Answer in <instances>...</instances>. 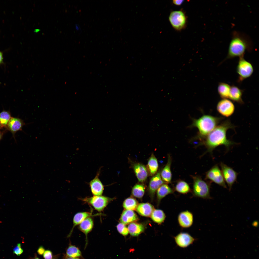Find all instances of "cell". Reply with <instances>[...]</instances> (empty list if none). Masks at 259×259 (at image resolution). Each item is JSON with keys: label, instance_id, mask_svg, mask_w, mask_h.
Returning a JSON list of instances; mask_svg holds the SVG:
<instances>
[{"label": "cell", "instance_id": "cell-10", "mask_svg": "<svg viewBox=\"0 0 259 259\" xmlns=\"http://www.w3.org/2000/svg\"><path fill=\"white\" fill-rule=\"evenodd\" d=\"M217 109L221 114L227 117L230 116L233 113L235 106L230 100L227 99H223L218 103Z\"/></svg>", "mask_w": 259, "mask_h": 259}, {"label": "cell", "instance_id": "cell-39", "mask_svg": "<svg viewBox=\"0 0 259 259\" xmlns=\"http://www.w3.org/2000/svg\"><path fill=\"white\" fill-rule=\"evenodd\" d=\"M66 259H79L76 258H73L69 257H67Z\"/></svg>", "mask_w": 259, "mask_h": 259}, {"label": "cell", "instance_id": "cell-38", "mask_svg": "<svg viewBox=\"0 0 259 259\" xmlns=\"http://www.w3.org/2000/svg\"><path fill=\"white\" fill-rule=\"evenodd\" d=\"M3 57L2 53L0 51V64H2L3 62Z\"/></svg>", "mask_w": 259, "mask_h": 259}, {"label": "cell", "instance_id": "cell-5", "mask_svg": "<svg viewBox=\"0 0 259 259\" xmlns=\"http://www.w3.org/2000/svg\"><path fill=\"white\" fill-rule=\"evenodd\" d=\"M236 71L239 76L238 82H241L252 75L253 68L250 63L245 60L244 57H241L239 58Z\"/></svg>", "mask_w": 259, "mask_h": 259}, {"label": "cell", "instance_id": "cell-16", "mask_svg": "<svg viewBox=\"0 0 259 259\" xmlns=\"http://www.w3.org/2000/svg\"><path fill=\"white\" fill-rule=\"evenodd\" d=\"M25 124L22 119L18 118L12 117L9 122L7 128L12 133L14 137L17 131L21 130Z\"/></svg>", "mask_w": 259, "mask_h": 259}, {"label": "cell", "instance_id": "cell-33", "mask_svg": "<svg viewBox=\"0 0 259 259\" xmlns=\"http://www.w3.org/2000/svg\"><path fill=\"white\" fill-rule=\"evenodd\" d=\"M117 228L118 232L124 236H126L129 232L127 227L125 224L121 223H119L117 226Z\"/></svg>", "mask_w": 259, "mask_h": 259}, {"label": "cell", "instance_id": "cell-2", "mask_svg": "<svg viewBox=\"0 0 259 259\" xmlns=\"http://www.w3.org/2000/svg\"><path fill=\"white\" fill-rule=\"evenodd\" d=\"M223 118L204 115L198 119L193 120L190 127H195L198 130L195 139L202 141L217 126Z\"/></svg>", "mask_w": 259, "mask_h": 259}, {"label": "cell", "instance_id": "cell-27", "mask_svg": "<svg viewBox=\"0 0 259 259\" xmlns=\"http://www.w3.org/2000/svg\"><path fill=\"white\" fill-rule=\"evenodd\" d=\"M151 218L154 222L158 224L163 223L166 216L164 211L160 209H154L151 216Z\"/></svg>", "mask_w": 259, "mask_h": 259}, {"label": "cell", "instance_id": "cell-12", "mask_svg": "<svg viewBox=\"0 0 259 259\" xmlns=\"http://www.w3.org/2000/svg\"><path fill=\"white\" fill-rule=\"evenodd\" d=\"M165 183H166L162 180L160 175V172L159 171L151 178L149 182L148 191L151 200L153 199L155 192L158 188Z\"/></svg>", "mask_w": 259, "mask_h": 259}, {"label": "cell", "instance_id": "cell-18", "mask_svg": "<svg viewBox=\"0 0 259 259\" xmlns=\"http://www.w3.org/2000/svg\"><path fill=\"white\" fill-rule=\"evenodd\" d=\"M171 158L169 154L167 163L160 172V175L162 180L166 183H171V181L172 174L171 167Z\"/></svg>", "mask_w": 259, "mask_h": 259}, {"label": "cell", "instance_id": "cell-1", "mask_svg": "<svg viewBox=\"0 0 259 259\" xmlns=\"http://www.w3.org/2000/svg\"><path fill=\"white\" fill-rule=\"evenodd\" d=\"M234 126L228 120L223 122L217 126L200 142V144L205 145L207 150L205 154L209 152L212 154L213 150L218 146H224L228 150L230 146L237 144L236 143L227 139V131L229 129L234 128Z\"/></svg>", "mask_w": 259, "mask_h": 259}, {"label": "cell", "instance_id": "cell-19", "mask_svg": "<svg viewBox=\"0 0 259 259\" xmlns=\"http://www.w3.org/2000/svg\"><path fill=\"white\" fill-rule=\"evenodd\" d=\"M154 210V207L151 204L146 203L138 204L136 210L140 215L148 217L151 216Z\"/></svg>", "mask_w": 259, "mask_h": 259}, {"label": "cell", "instance_id": "cell-35", "mask_svg": "<svg viewBox=\"0 0 259 259\" xmlns=\"http://www.w3.org/2000/svg\"><path fill=\"white\" fill-rule=\"evenodd\" d=\"M43 256L45 259H52V253L49 250H46L45 251Z\"/></svg>", "mask_w": 259, "mask_h": 259}, {"label": "cell", "instance_id": "cell-40", "mask_svg": "<svg viewBox=\"0 0 259 259\" xmlns=\"http://www.w3.org/2000/svg\"><path fill=\"white\" fill-rule=\"evenodd\" d=\"M3 135V133L2 132L0 131V141L1 140V139L2 138Z\"/></svg>", "mask_w": 259, "mask_h": 259}, {"label": "cell", "instance_id": "cell-4", "mask_svg": "<svg viewBox=\"0 0 259 259\" xmlns=\"http://www.w3.org/2000/svg\"><path fill=\"white\" fill-rule=\"evenodd\" d=\"M193 196L203 199H212L210 194L211 182H206L198 176H193Z\"/></svg>", "mask_w": 259, "mask_h": 259}, {"label": "cell", "instance_id": "cell-21", "mask_svg": "<svg viewBox=\"0 0 259 259\" xmlns=\"http://www.w3.org/2000/svg\"><path fill=\"white\" fill-rule=\"evenodd\" d=\"M243 91L237 87L233 85L231 86L229 98L233 101L240 104L244 103L242 98Z\"/></svg>", "mask_w": 259, "mask_h": 259}, {"label": "cell", "instance_id": "cell-32", "mask_svg": "<svg viewBox=\"0 0 259 259\" xmlns=\"http://www.w3.org/2000/svg\"><path fill=\"white\" fill-rule=\"evenodd\" d=\"M66 253L68 257L73 258H76L81 255V253L79 249L73 245L70 246L68 247Z\"/></svg>", "mask_w": 259, "mask_h": 259}, {"label": "cell", "instance_id": "cell-22", "mask_svg": "<svg viewBox=\"0 0 259 259\" xmlns=\"http://www.w3.org/2000/svg\"><path fill=\"white\" fill-rule=\"evenodd\" d=\"M127 228L129 232L131 235L136 236L144 231L145 226L142 224L134 222L129 224Z\"/></svg>", "mask_w": 259, "mask_h": 259}, {"label": "cell", "instance_id": "cell-7", "mask_svg": "<svg viewBox=\"0 0 259 259\" xmlns=\"http://www.w3.org/2000/svg\"><path fill=\"white\" fill-rule=\"evenodd\" d=\"M206 179L224 188H227L221 170L217 164L212 167L206 173Z\"/></svg>", "mask_w": 259, "mask_h": 259}, {"label": "cell", "instance_id": "cell-11", "mask_svg": "<svg viewBox=\"0 0 259 259\" xmlns=\"http://www.w3.org/2000/svg\"><path fill=\"white\" fill-rule=\"evenodd\" d=\"M176 243L179 247L186 248L193 244L196 239L188 233L181 232L174 237Z\"/></svg>", "mask_w": 259, "mask_h": 259}, {"label": "cell", "instance_id": "cell-37", "mask_svg": "<svg viewBox=\"0 0 259 259\" xmlns=\"http://www.w3.org/2000/svg\"><path fill=\"white\" fill-rule=\"evenodd\" d=\"M183 1V0H174L173 1V2L175 4L179 6L182 3Z\"/></svg>", "mask_w": 259, "mask_h": 259}, {"label": "cell", "instance_id": "cell-13", "mask_svg": "<svg viewBox=\"0 0 259 259\" xmlns=\"http://www.w3.org/2000/svg\"><path fill=\"white\" fill-rule=\"evenodd\" d=\"M178 221L180 226L183 228H188L192 226L193 222V213L188 210L182 211L179 214Z\"/></svg>", "mask_w": 259, "mask_h": 259}, {"label": "cell", "instance_id": "cell-24", "mask_svg": "<svg viewBox=\"0 0 259 259\" xmlns=\"http://www.w3.org/2000/svg\"><path fill=\"white\" fill-rule=\"evenodd\" d=\"M93 226V220L90 217L85 219L79 224V228L85 234L87 240V235L92 230Z\"/></svg>", "mask_w": 259, "mask_h": 259}, {"label": "cell", "instance_id": "cell-34", "mask_svg": "<svg viewBox=\"0 0 259 259\" xmlns=\"http://www.w3.org/2000/svg\"><path fill=\"white\" fill-rule=\"evenodd\" d=\"M21 244L18 243L13 249V253L18 256H20L23 252V250L21 247Z\"/></svg>", "mask_w": 259, "mask_h": 259}, {"label": "cell", "instance_id": "cell-15", "mask_svg": "<svg viewBox=\"0 0 259 259\" xmlns=\"http://www.w3.org/2000/svg\"><path fill=\"white\" fill-rule=\"evenodd\" d=\"M99 173L89 183L91 192L95 196L101 195L104 189V186L99 178Z\"/></svg>", "mask_w": 259, "mask_h": 259}, {"label": "cell", "instance_id": "cell-36", "mask_svg": "<svg viewBox=\"0 0 259 259\" xmlns=\"http://www.w3.org/2000/svg\"><path fill=\"white\" fill-rule=\"evenodd\" d=\"M45 251L44 248L42 246L38 248L37 252L38 254L40 255H43Z\"/></svg>", "mask_w": 259, "mask_h": 259}, {"label": "cell", "instance_id": "cell-30", "mask_svg": "<svg viewBox=\"0 0 259 259\" xmlns=\"http://www.w3.org/2000/svg\"><path fill=\"white\" fill-rule=\"evenodd\" d=\"M138 205V202L134 198L129 197L125 199L123 203V206L125 210H134Z\"/></svg>", "mask_w": 259, "mask_h": 259}, {"label": "cell", "instance_id": "cell-17", "mask_svg": "<svg viewBox=\"0 0 259 259\" xmlns=\"http://www.w3.org/2000/svg\"><path fill=\"white\" fill-rule=\"evenodd\" d=\"M138 220L137 216L133 210H125L122 213L119 220L120 223L125 225L135 222Z\"/></svg>", "mask_w": 259, "mask_h": 259}, {"label": "cell", "instance_id": "cell-9", "mask_svg": "<svg viewBox=\"0 0 259 259\" xmlns=\"http://www.w3.org/2000/svg\"><path fill=\"white\" fill-rule=\"evenodd\" d=\"M169 19L173 27L177 30H180L183 28L186 24L185 15L183 12L181 11H174L171 12Z\"/></svg>", "mask_w": 259, "mask_h": 259}, {"label": "cell", "instance_id": "cell-31", "mask_svg": "<svg viewBox=\"0 0 259 259\" xmlns=\"http://www.w3.org/2000/svg\"><path fill=\"white\" fill-rule=\"evenodd\" d=\"M11 117L10 113L9 111L3 110L0 113V123L2 127L7 128Z\"/></svg>", "mask_w": 259, "mask_h": 259}, {"label": "cell", "instance_id": "cell-3", "mask_svg": "<svg viewBox=\"0 0 259 259\" xmlns=\"http://www.w3.org/2000/svg\"><path fill=\"white\" fill-rule=\"evenodd\" d=\"M251 46L243 35L234 32L229 46L227 56L224 61L236 57H244L246 50H251Z\"/></svg>", "mask_w": 259, "mask_h": 259}, {"label": "cell", "instance_id": "cell-42", "mask_svg": "<svg viewBox=\"0 0 259 259\" xmlns=\"http://www.w3.org/2000/svg\"><path fill=\"white\" fill-rule=\"evenodd\" d=\"M39 259V258H36L35 259Z\"/></svg>", "mask_w": 259, "mask_h": 259}, {"label": "cell", "instance_id": "cell-28", "mask_svg": "<svg viewBox=\"0 0 259 259\" xmlns=\"http://www.w3.org/2000/svg\"><path fill=\"white\" fill-rule=\"evenodd\" d=\"M145 190V187L144 185L141 184H136L132 188L131 194L135 197L141 199L143 196Z\"/></svg>", "mask_w": 259, "mask_h": 259}, {"label": "cell", "instance_id": "cell-6", "mask_svg": "<svg viewBox=\"0 0 259 259\" xmlns=\"http://www.w3.org/2000/svg\"><path fill=\"white\" fill-rule=\"evenodd\" d=\"M114 198L101 195L94 196L91 197L83 198L81 200L92 205L98 212H100Z\"/></svg>", "mask_w": 259, "mask_h": 259}, {"label": "cell", "instance_id": "cell-25", "mask_svg": "<svg viewBox=\"0 0 259 259\" xmlns=\"http://www.w3.org/2000/svg\"><path fill=\"white\" fill-rule=\"evenodd\" d=\"M148 171L150 175L153 176L157 172L158 164L157 159L153 154H152L149 159L147 163Z\"/></svg>", "mask_w": 259, "mask_h": 259}, {"label": "cell", "instance_id": "cell-41", "mask_svg": "<svg viewBox=\"0 0 259 259\" xmlns=\"http://www.w3.org/2000/svg\"><path fill=\"white\" fill-rule=\"evenodd\" d=\"M2 128V127L0 123V129H1Z\"/></svg>", "mask_w": 259, "mask_h": 259}, {"label": "cell", "instance_id": "cell-8", "mask_svg": "<svg viewBox=\"0 0 259 259\" xmlns=\"http://www.w3.org/2000/svg\"><path fill=\"white\" fill-rule=\"evenodd\" d=\"M220 165L224 181L227 183L229 190H230L233 185L236 181L238 173L223 162H221Z\"/></svg>", "mask_w": 259, "mask_h": 259}, {"label": "cell", "instance_id": "cell-14", "mask_svg": "<svg viewBox=\"0 0 259 259\" xmlns=\"http://www.w3.org/2000/svg\"><path fill=\"white\" fill-rule=\"evenodd\" d=\"M132 166L139 181L143 183L146 180L148 175L147 170L142 164L133 163Z\"/></svg>", "mask_w": 259, "mask_h": 259}, {"label": "cell", "instance_id": "cell-23", "mask_svg": "<svg viewBox=\"0 0 259 259\" xmlns=\"http://www.w3.org/2000/svg\"><path fill=\"white\" fill-rule=\"evenodd\" d=\"M91 215V213L87 212H80L76 213L73 218V227L67 237H69L71 235L74 228L76 226L79 225L85 219Z\"/></svg>", "mask_w": 259, "mask_h": 259}, {"label": "cell", "instance_id": "cell-20", "mask_svg": "<svg viewBox=\"0 0 259 259\" xmlns=\"http://www.w3.org/2000/svg\"><path fill=\"white\" fill-rule=\"evenodd\" d=\"M157 203L159 205L161 200L168 195L173 194L174 190L166 183L161 185L157 191Z\"/></svg>", "mask_w": 259, "mask_h": 259}, {"label": "cell", "instance_id": "cell-29", "mask_svg": "<svg viewBox=\"0 0 259 259\" xmlns=\"http://www.w3.org/2000/svg\"><path fill=\"white\" fill-rule=\"evenodd\" d=\"M175 190L178 193L184 194H187L191 191L188 184L182 180L180 181L177 182L175 186Z\"/></svg>", "mask_w": 259, "mask_h": 259}, {"label": "cell", "instance_id": "cell-26", "mask_svg": "<svg viewBox=\"0 0 259 259\" xmlns=\"http://www.w3.org/2000/svg\"><path fill=\"white\" fill-rule=\"evenodd\" d=\"M231 86L224 82H220L218 87V91L220 97L223 99L229 98Z\"/></svg>", "mask_w": 259, "mask_h": 259}]
</instances>
